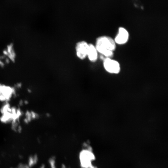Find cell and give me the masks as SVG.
<instances>
[{"mask_svg": "<svg viewBox=\"0 0 168 168\" xmlns=\"http://www.w3.org/2000/svg\"><path fill=\"white\" fill-rule=\"evenodd\" d=\"M116 44L114 39L108 36H103L97 38L95 46L98 53L102 57L112 58L116 50Z\"/></svg>", "mask_w": 168, "mask_h": 168, "instance_id": "6da1fadb", "label": "cell"}, {"mask_svg": "<svg viewBox=\"0 0 168 168\" xmlns=\"http://www.w3.org/2000/svg\"><path fill=\"white\" fill-rule=\"evenodd\" d=\"M14 90L13 88L8 86H0V99L4 101L10 100L13 95Z\"/></svg>", "mask_w": 168, "mask_h": 168, "instance_id": "8992f818", "label": "cell"}, {"mask_svg": "<svg viewBox=\"0 0 168 168\" xmlns=\"http://www.w3.org/2000/svg\"><path fill=\"white\" fill-rule=\"evenodd\" d=\"M129 38V33L128 30L123 27H120L114 41L116 44L123 45L128 42Z\"/></svg>", "mask_w": 168, "mask_h": 168, "instance_id": "5b68a950", "label": "cell"}, {"mask_svg": "<svg viewBox=\"0 0 168 168\" xmlns=\"http://www.w3.org/2000/svg\"><path fill=\"white\" fill-rule=\"evenodd\" d=\"M94 159V155L90 150H84L80 155L81 165L84 168H92Z\"/></svg>", "mask_w": 168, "mask_h": 168, "instance_id": "277c9868", "label": "cell"}, {"mask_svg": "<svg viewBox=\"0 0 168 168\" xmlns=\"http://www.w3.org/2000/svg\"><path fill=\"white\" fill-rule=\"evenodd\" d=\"M87 58L92 63H95L98 60V52L96 48L94 45L90 43L89 44Z\"/></svg>", "mask_w": 168, "mask_h": 168, "instance_id": "52a82bcc", "label": "cell"}, {"mask_svg": "<svg viewBox=\"0 0 168 168\" xmlns=\"http://www.w3.org/2000/svg\"><path fill=\"white\" fill-rule=\"evenodd\" d=\"M89 43L85 41H78L75 46V52L76 57L80 60L87 58Z\"/></svg>", "mask_w": 168, "mask_h": 168, "instance_id": "3957f363", "label": "cell"}, {"mask_svg": "<svg viewBox=\"0 0 168 168\" xmlns=\"http://www.w3.org/2000/svg\"><path fill=\"white\" fill-rule=\"evenodd\" d=\"M104 69L107 73L111 74H118L121 71V65L117 61L112 58H106L103 60Z\"/></svg>", "mask_w": 168, "mask_h": 168, "instance_id": "7a4b0ae2", "label": "cell"}]
</instances>
